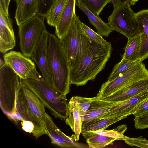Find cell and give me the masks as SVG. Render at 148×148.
<instances>
[{
    "mask_svg": "<svg viewBox=\"0 0 148 148\" xmlns=\"http://www.w3.org/2000/svg\"><path fill=\"white\" fill-rule=\"evenodd\" d=\"M112 51L110 42L99 44L93 42L87 56L77 66L70 70V84L82 86L94 80L104 69Z\"/></svg>",
    "mask_w": 148,
    "mask_h": 148,
    "instance_id": "cell-1",
    "label": "cell"
},
{
    "mask_svg": "<svg viewBox=\"0 0 148 148\" xmlns=\"http://www.w3.org/2000/svg\"><path fill=\"white\" fill-rule=\"evenodd\" d=\"M16 113L22 120L32 122V133L36 139L47 134L44 124L45 106L36 95L22 82L16 100Z\"/></svg>",
    "mask_w": 148,
    "mask_h": 148,
    "instance_id": "cell-2",
    "label": "cell"
},
{
    "mask_svg": "<svg viewBox=\"0 0 148 148\" xmlns=\"http://www.w3.org/2000/svg\"><path fill=\"white\" fill-rule=\"evenodd\" d=\"M48 64L53 89L66 96L70 91V69L60 40L49 35L48 40Z\"/></svg>",
    "mask_w": 148,
    "mask_h": 148,
    "instance_id": "cell-3",
    "label": "cell"
},
{
    "mask_svg": "<svg viewBox=\"0 0 148 148\" xmlns=\"http://www.w3.org/2000/svg\"><path fill=\"white\" fill-rule=\"evenodd\" d=\"M80 21L75 14L68 32L60 39L70 70L87 56L93 42L82 30Z\"/></svg>",
    "mask_w": 148,
    "mask_h": 148,
    "instance_id": "cell-4",
    "label": "cell"
},
{
    "mask_svg": "<svg viewBox=\"0 0 148 148\" xmlns=\"http://www.w3.org/2000/svg\"><path fill=\"white\" fill-rule=\"evenodd\" d=\"M22 81L36 95L55 118L65 120L68 111L66 96L61 95L54 90L43 79L40 80L22 79Z\"/></svg>",
    "mask_w": 148,
    "mask_h": 148,
    "instance_id": "cell-5",
    "label": "cell"
},
{
    "mask_svg": "<svg viewBox=\"0 0 148 148\" xmlns=\"http://www.w3.org/2000/svg\"><path fill=\"white\" fill-rule=\"evenodd\" d=\"M22 79L7 64L0 68V105L10 119L16 113V100Z\"/></svg>",
    "mask_w": 148,
    "mask_h": 148,
    "instance_id": "cell-6",
    "label": "cell"
},
{
    "mask_svg": "<svg viewBox=\"0 0 148 148\" xmlns=\"http://www.w3.org/2000/svg\"><path fill=\"white\" fill-rule=\"evenodd\" d=\"M131 5L129 0H123L114 8L108 19V24L113 31L123 34L127 39L141 33L136 18V13Z\"/></svg>",
    "mask_w": 148,
    "mask_h": 148,
    "instance_id": "cell-7",
    "label": "cell"
},
{
    "mask_svg": "<svg viewBox=\"0 0 148 148\" xmlns=\"http://www.w3.org/2000/svg\"><path fill=\"white\" fill-rule=\"evenodd\" d=\"M147 78L148 70L142 62H139L114 80L104 83L96 97L103 99L134 82Z\"/></svg>",
    "mask_w": 148,
    "mask_h": 148,
    "instance_id": "cell-8",
    "label": "cell"
},
{
    "mask_svg": "<svg viewBox=\"0 0 148 148\" xmlns=\"http://www.w3.org/2000/svg\"><path fill=\"white\" fill-rule=\"evenodd\" d=\"M45 18L37 14L18 26L19 45L21 53L31 58L45 27Z\"/></svg>",
    "mask_w": 148,
    "mask_h": 148,
    "instance_id": "cell-9",
    "label": "cell"
},
{
    "mask_svg": "<svg viewBox=\"0 0 148 148\" xmlns=\"http://www.w3.org/2000/svg\"><path fill=\"white\" fill-rule=\"evenodd\" d=\"M5 63L22 79L40 80L42 77L37 71L34 62L20 52L11 51L3 56Z\"/></svg>",
    "mask_w": 148,
    "mask_h": 148,
    "instance_id": "cell-10",
    "label": "cell"
},
{
    "mask_svg": "<svg viewBox=\"0 0 148 148\" xmlns=\"http://www.w3.org/2000/svg\"><path fill=\"white\" fill-rule=\"evenodd\" d=\"M50 34L45 27L31 58L35 61L40 70L44 80L53 89L48 64V46Z\"/></svg>",
    "mask_w": 148,
    "mask_h": 148,
    "instance_id": "cell-11",
    "label": "cell"
},
{
    "mask_svg": "<svg viewBox=\"0 0 148 148\" xmlns=\"http://www.w3.org/2000/svg\"><path fill=\"white\" fill-rule=\"evenodd\" d=\"M44 122L47 134L50 138L52 144L63 148L86 147L84 145L76 141L74 134L69 136L62 132L56 126L51 117L47 113Z\"/></svg>",
    "mask_w": 148,
    "mask_h": 148,
    "instance_id": "cell-12",
    "label": "cell"
},
{
    "mask_svg": "<svg viewBox=\"0 0 148 148\" xmlns=\"http://www.w3.org/2000/svg\"><path fill=\"white\" fill-rule=\"evenodd\" d=\"M148 98V90L125 100L117 102L101 119L116 117L121 120L126 118L131 115L132 111L138 105Z\"/></svg>",
    "mask_w": 148,
    "mask_h": 148,
    "instance_id": "cell-13",
    "label": "cell"
},
{
    "mask_svg": "<svg viewBox=\"0 0 148 148\" xmlns=\"http://www.w3.org/2000/svg\"><path fill=\"white\" fill-rule=\"evenodd\" d=\"M16 38L12 20L0 8V51L5 53L15 46Z\"/></svg>",
    "mask_w": 148,
    "mask_h": 148,
    "instance_id": "cell-14",
    "label": "cell"
},
{
    "mask_svg": "<svg viewBox=\"0 0 148 148\" xmlns=\"http://www.w3.org/2000/svg\"><path fill=\"white\" fill-rule=\"evenodd\" d=\"M117 102L92 98L90 106L82 120V126L101 119Z\"/></svg>",
    "mask_w": 148,
    "mask_h": 148,
    "instance_id": "cell-15",
    "label": "cell"
},
{
    "mask_svg": "<svg viewBox=\"0 0 148 148\" xmlns=\"http://www.w3.org/2000/svg\"><path fill=\"white\" fill-rule=\"evenodd\" d=\"M148 90V78L134 82L103 100L114 102L121 101Z\"/></svg>",
    "mask_w": 148,
    "mask_h": 148,
    "instance_id": "cell-16",
    "label": "cell"
},
{
    "mask_svg": "<svg viewBox=\"0 0 148 148\" xmlns=\"http://www.w3.org/2000/svg\"><path fill=\"white\" fill-rule=\"evenodd\" d=\"M136 18L141 31V46L139 61L142 62L148 58V9L136 13Z\"/></svg>",
    "mask_w": 148,
    "mask_h": 148,
    "instance_id": "cell-17",
    "label": "cell"
},
{
    "mask_svg": "<svg viewBox=\"0 0 148 148\" xmlns=\"http://www.w3.org/2000/svg\"><path fill=\"white\" fill-rule=\"evenodd\" d=\"M76 0H67L59 20L56 26L55 33L60 39L68 32L75 15Z\"/></svg>",
    "mask_w": 148,
    "mask_h": 148,
    "instance_id": "cell-18",
    "label": "cell"
},
{
    "mask_svg": "<svg viewBox=\"0 0 148 148\" xmlns=\"http://www.w3.org/2000/svg\"><path fill=\"white\" fill-rule=\"evenodd\" d=\"M64 121L74 133L75 140L77 141L81 132L82 121L78 106L72 98L68 103L67 112Z\"/></svg>",
    "mask_w": 148,
    "mask_h": 148,
    "instance_id": "cell-19",
    "label": "cell"
},
{
    "mask_svg": "<svg viewBox=\"0 0 148 148\" xmlns=\"http://www.w3.org/2000/svg\"><path fill=\"white\" fill-rule=\"evenodd\" d=\"M17 6L15 18L18 26L37 14V0H20Z\"/></svg>",
    "mask_w": 148,
    "mask_h": 148,
    "instance_id": "cell-20",
    "label": "cell"
},
{
    "mask_svg": "<svg viewBox=\"0 0 148 148\" xmlns=\"http://www.w3.org/2000/svg\"><path fill=\"white\" fill-rule=\"evenodd\" d=\"M76 5L86 14L90 23L95 27L97 33L100 35L107 37L113 31L108 23L104 22L99 16L92 12L85 6L77 3Z\"/></svg>",
    "mask_w": 148,
    "mask_h": 148,
    "instance_id": "cell-21",
    "label": "cell"
},
{
    "mask_svg": "<svg viewBox=\"0 0 148 148\" xmlns=\"http://www.w3.org/2000/svg\"><path fill=\"white\" fill-rule=\"evenodd\" d=\"M122 58L133 62H138L141 46L140 34L128 39Z\"/></svg>",
    "mask_w": 148,
    "mask_h": 148,
    "instance_id": "cell-22",
    "label": "cell"
},
{
    "mask_svg": "<svg viewBox=\"0 0 148 148\" xmlns=\"http://www.w3.org/2000/svg\"><path fill=\"white\" fill-rule=\"evenodd\" d=\"M67 1H55L45 17L48 25L56 27L59 20Z\"/></svg>",
    "mask_w": 148,
    "mask_h": 148,
    "instance_id": "cell-23",
    "label": "cell"
},
{
    "mask_svg": "<svg viewBox=\"0 0 148 148\" xmlns=\"http://www.w3.org/2000/svg\"><path fill=\"white\" fill-rule=\"evenodd\" d=\"M120 120L119 119L116 117L101 119L82 126L81 134L83 136L92 131L105 130Z\"/></svg>",
    "mask_w": 148,
    "mask_h": 148,
    "instance_id": "cell-24",
    "label": "cell"
},
{
    "mask_svg": "<svg viewBox=\"0 0 148 148\" xmlns=\"http://www.w3.org/2000/svg\"><path fill=\"white\" fill-rule=\"evenodd\" d=\"M86 140L90 148H103L118 140L115 138L94 133L91 134Z\"/></svg>",
    "mask_w": 148,
    "mask_h": 148,
    "instance_id": "cell-25",
    "label": "cell"
},
{
    "mask_svg": "<svg viewBox=\"0 0 148 148\" xmlns=\"http://www.w3.org/2000/svg\"><path fill=\"white\" fill-rule=\"evenodd\" d=\"M127 129V125L123 124L118 126L113 130H106L105 129H101L89 132L83 136L85 138L87 139L91 134L94 133L115 138L118 140H124L127 137L124 135V134Z\"/></svg>",
    "mask_w": 148,
    "mask_h": 148,
    "instance_id": "cell-26",
    "label": "cell"
},
{
    "mask_svg": "<svg viewBox=\"0 0 148 148\" xmlns=\"http://www.w3.org/2000/svg\"><path fill=\"white\" fill-rule=\"evenodd\" d=\"M77 3L82 5L99 16L104 8L111 0H77Z\"/></svg>",
    "mask_w": 148,
    "mask_h": 148,
    "instance_id": "cell-27",
    "label": "cell"
},
{
    "mask_svg": "<svg viewBox=\"0 0 148 148\" xmlns=\"http://www.w3.org/2000/svg\"><path fill=\"white\" fill-rule=\"evenodd\" d=\"M139 62L131 61L122 58L119 62L115 65L107 81L114 80Z\"/></svg>",
    "mask_w": 148,
    "mask_h": 148,
    "instance_id": "cell-28",
    "label": "cell"
},
{
    "mask_svg": "<svg viewBox=\"0 0 148 148\" xmlns=\"http://www.w3.org/2000/svg\"><path fill=\"white\" fill-rule=\"evenodd\" d=\"M79 23L80 27L83 32L92 42L99 44H103L107 42L102 36L95 32L80 21Z\"/></svg>",
    "mask_w": 148,
    "mask_h": 148,
    "instance_id": "cell-29",
    "label": "cell"
},
{
    "mask_svg": "<svg viewBox=\"0 0 148 148\" xmlns=\"http://www.w3.org/2000/svg\"><path fill=\"white\" fill-rule=\"evenodd\" d=\"M77 103L82 119L87 111L92 101V98L82 97L79 96L71 97Z\"/></svg>",
    "mask_w": 148,
    "mask_h": 148,
    "instance_id": "cell-30",
    "label": "cell"
},
{
    "mask_svg": "<svg viewBox=\"0 0 148 148\" xmlns=\"http://www.w3.org/2000/svg\"><path fill=\"white\" fill-rule=\"evenodd\" d=\"M37 14L45 18L51 7L56 0H37Z\"/></svg>",
    "mask_w": 148,
    "mask_h": 148,
    "instance_id": "cell-31",
    "label": "cell"
},
{
    "mask_svg": "<svg viewBox=\"0 0 148 148\" xmlns=\"http://www.w3.org/2000/svg\"><path fill=\"white\" fill-rule=\"evenodd\" d=\"M123 140L126 144L131 146L148 148V140L143 138L142 136L136 138H131L127 136Z\"/></svg>",
    "mask_w": 148,
    "mask_h": 148,
    "instance_id": "cell-32",
    "label": "cell"
},
{
    "mask_svg": "<svg viewBox=\"0 0 148 148\" xmlns=\"http://www.w3.org/2000/svg\"><path fill=\"white\" fill-rule=\"evenodd\" d=\"M134 120L136 129L142 130L148 128V112L135 116Z\"/></svg>",
    "mask_w": 148,
    "mask_h": 148,
    "instance_id": "cell-33",
    "label": "cell"
},
{
    "mask_svg": "<svg viewBox=\"0 0 148 148\" xmlns=\"http://www.w3.org/2000/svg\"><path fill=\"white\" fill-rule=\"evenodd\" d=\"M148 112V98L138 105L132 111L131 115L138 116Z\"/></svg>",
    "mask_w": 148,
    "mask_h": 148,
    "instance_id": "cell-34",
    "label": "cell"
},
{
    "mask_svg": "<svg viewBox=\"0 0 148 148\" xmlns=\"http://www.w3.org/2000/svg\"><path fill=\"white\" fill-rule=\"evenodd\" d=\"M21 125L23 130L26 132L32 133L34 129L33 123L29 121H21Z\"/></svg>",
    "mask_w": 148,
    "mask_h": 148,
    "instance_id": "cell-35",
    "label": "cell"
},
{
    "mask_svg": "<svg viewBox=\"0 0 148 148\" xmlns=\"http://www.w3.org/2000/svg\"><path fill=\"white\" fill-rule=\"evenodd\" d=\"M11 0H0V8L7 15H9L8 8Z\"/></svg>",
    "mask_w": 148,
    "mask_h": 148,
    "instance_id": "cell-36",
    "label": "cell"
},
{
    "mask_svg": "<svg viewBox=\"0 0 148 148\" xmlns=\"http://www.w3.org/2000/svg\"><path fill=\"white\" fill-rule=\"evenodd\" d=\"M111 2H112L114 8H116L122 2L121 0H111Z\"/></svg>",
    "mask_w": 148,
    "mask_h": 148,
    "instance_id": "cell-37",
    "label": "cell"
},
{
    "mask_svg": "<svg viewBox=\"0 0 148 148\" xmlns=\"http://www.w3.org/2000/svg\"><path fill=\"white\" fill-rule=\"evenodd\" d=\"M5 64L4 60H3L1 58L0 59V68L2 67Z\"/></svg>",
    "mask_w": 148,
    "mask_h": 148,
    "instance_id": "cell-38",
    "label": "cell"
},
{
    "mask_svg": "<svg viewBox=\"0 0 148 148\" xmlns=\"http://www.w3.org/2000/svg\"><path fill=\"white\" fill-rule=\"evenodd\" d=\"M130 2L131 5H134L136 4V3L138 0H129Z\"/></svg>",
    "mask_w": 148,
    "mask_h": 148,
    "instance_id": "cell-39",
    "label": "cell"
},
{
    "mask_svg": "<svg viewBox=\"0 0 148 148\" xmlns=\"http://www.w3.org/2000/svg\"><path fill=\"white\" fill-rule=\"evenodd\" d=\"M16 0V4L17 5L18 3L19 2H20V0Z\"/></svg>",
    "mask_w": 148,
    "mask_h": 148,
    "instance_id": "cell-40",
    "label": "cell"
},
{
    "mask_svg": "<svg viewBox=\"0 0 148 148\" xmlns=\"http://www.w3.org/2000/svg\"></svg>",
    "mask_w": 148,
    "mask_h": 148,
    "instance_id": "cell-41",
    "label": "cell"
}]
</instances>
